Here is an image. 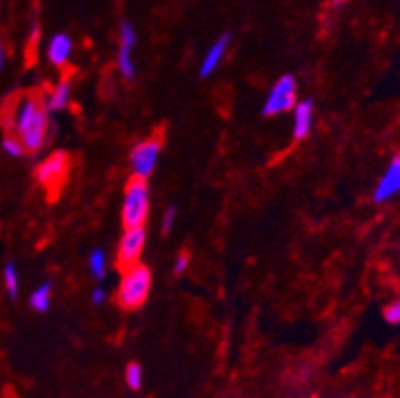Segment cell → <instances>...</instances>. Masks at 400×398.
Segmentation results:
<instances>
[{
	"label": "cell",
	"instance_id": "obj_1",
	"mask_svg": "<svg viewBox=\"0 0 400 398\" xmlns=\"http://www.w3.org/2000/svg\"><path fill=\"white\" fill-rule=\"evenodd\" d=\"M8 132L16 134L26 146L28 153H38L48 138L50 130V112L44 100L36 96H24L10 110Z\"/></svg>",
	"mask_w": 400,
	"mask_h": 398
},
{
	"label": "cell",
	"instance_id": "obj_2",
	"mask_svg": "<svg viewBox=\"0 0 400 398\" xmlns=\"http://www.w3.org/2000/svg\"><path fill=\"white\" fill-rule=\"evenodd\" d=\"M152 289V273L146 265H134L123 269L122 281L118 287V303L123 309H139L146 303Z\"/></svg>",
	"mask_w": 400,
	"mask_h": 398
},
{
	"label": "cell",
	"instance_id": "obj_3",
	"mask_svg": "<svg viewBox=\"0 0 400 398\" xmlns=\"http://www.w3.org/2000/svg\"><path fill=\"white\" fill-rule=\"evenodd\" d=\"M150 215V185L146 180L134 178L125 191L122 203V221L125 227H144Z\"/></svg>",
	"mask_w": 400,
	"mask_h": 398
},
{
	"label": "cell",
	"instance_id": "obj_4",
	"mask_svg": "<svg viewBox=\"0 0 400 398\" xmlns=\"http://www.w3.org/2000/svg\"><path fill=\"white\" fill-rule=\"evenodd\" d=\"M295 106H297V80L291 74H285L279 78L267 94L263 104V114L271 118V116L291 112Z\"/></svg>",
	"mask_w": 400,
	"mask_h": 398
},
{
	"label": "cell",
	"instance_id": "obj_5",
	"mask_svg": "<svg viewBox=\"0 0 400 398\" xmlns=\"http://www.w3.org/2000/svg\"><path fill=\"white\" fill-rule=\"evenodd\" d=\"M159 153H162V139L159 138L141 139L139 144H136L130 153V168H132L134 178L148 180L157 168Z\"/></svg>",
	"mask_w": 400,
	"mask_h": 398
},
{
	"label": "cell",
	"instance_id": "obj_6",
	"mask_svg": "<svg viewBox=\"0 0 400 398\" xmlns=\"http://www.w3.org/2000/svg\"><path fill=\"white\" fill-rule=\"evenodd\" d=\"M146 239H148L146 227H125L120 237V243H118V251H116V263L122 271L138 265L144 247H146Z\"/></svg>",
	"mask_w": 400,
	"mask_h": 398
},
{
	"label": "cell",
	"instance_id": "obj_7",
	"mask_svg": "<svg viewBox=\"0 0 400 398\" xmlns=\"http://www.w3.org/2000/svg\"><path fill=\"white\" fill-rule=\"evenodd\" d=\"M70 168V157L64 152H54L48 155L46 159H42L36 168V180L38 184L44 185L48 189H58L62 182L68 175Z\"/></svg>",
	"mask_w": 400,
	"mask_h": 398
},
{
	"label": "cell",
	"instance_id": "obj_8",
	"mask_svg": "<svg viewBox=\"0 0 400 398\" xmlns=\"http://www.w3.org/2000/svg\"><path fill=\"white\" fill-rule=\"evenodd\" d=\"M138 44V31L132 22H122L120 26V48H118V72L123 80L136 78V62H134V48Z\"/></svg>",
	"mask_w": 400,
	"mask_h": 398
},
{
	"label": "cell",
	"instance_id": "obj_9",
	"mask_svg": "<svg viewBox=\"0 0 400 398\" xmlns=\"http://www.w3.org/2000/svg\"><path fill=\"white\" fill-rule=\"evenodd\" d=\"M400 196V153L390 159L386 166L385 173L381 175L379 184L372 191V201L374 203H386L390 199Z\"/></svg>",
	"mask_w": 400,
	"mask_h": 398
},
{
	"label": "cell",
	"instance_id": "obj_10",
	"mask_svg": "<svg viewBox=\"0 0 400 398\" xmlns=\"http://www.w3.org/2000/svg\"><path fill=\"white\" fill-rule=\"evenodd\" d=\"M229 44H231V36L229 34H223V36L217 38L211 46L207 48V52H205V56H203V60H201L200 64L201 78H209L214 72H216L217 68L221 66V62H223L225 54H227V50H229Z\"/></svg>",
	"mask_w": 400,
	"mask_h": 398
},
{
	"label": "cell",
	"instance_id": "obj_11",
	"mask_svg": "<svg viewBox=\"0 0 400 398\" xmlns=\"http://www.w3.org/2000/svg\"><path fill=\"white\" fill-rule=\"evenodd\" d=\"M313 118H315V106L311 100L297 102L293 107V138L305 139L308 138L313 130Z\"/></svg>",
	"mask_w": 400,
	"mask_h": 398
},
{
	"label": "cell",
	"instance_id": "obj_12",
	"mask_svg": "<svg viewBox=\"0 0 400 398\" xmlns=\"http://www.w3.org/2000/svg\"><path fill=\"white\" fill-rule=\"evenodd\" d=\"M72 38L68 36V34H54L50 40H48V46H46V58L48 62L52 64V66H58L62 68L64 64H68L70 60V56H72Z\"/></svg>",
	"mask_w": 400,
	"mask_h": 398
},
{
	"label": "cell",
	"instance_id": "obj_13",
	"mask_svg": "<svg viewBox=\"0 0 400 398\" xmlns=\"http://www.w3.org/2000/svg\"><path fill=\"white\" fill-rule=\"evenodd\" d=\"M70 98H72V86H70L68 80H62V82H58V84L48 92L44 104H46L50 114H52V112H62V110L68 107Z\"/></svg>",
	"mask_w": 400,
	"mask_h": 398
},
{
	"label": "cell",
	"instance_id": "obj_14",
	"mask_svg": "<svg viewBox=\"0 0 400 398\" xmlns=\"http://www.w3.org/2000/svg\"><path fill=\"white\" fill-rule=\"evenodd\" d=\"M28 303H31V306L36 313H46L50 305H52V283H50V281L40 283V285L31 293Z\"/></svg>",
	"mask_w": 400,
	"mask_h": 398
},
{
	"label": "cell",
	"instance_id": "obj_15",
	"mask_svg": "<svg viewBox=\"0 0 400 398\" xmlns=\"http://www.w3.org/2000/svg\"><path fill=\"white\" fill-rule=\"evenodd\" d=\"M0 150L6 153L8 157H12V159H20V157H24L26 155V146L22 144V139L18 138L16 134L12 132H6L2 139H0Z\"/></svg>",
	"mask_w": 400,
	"mask_h": 398
},
{
	"label": "cell",
	"instance_id": "obj_16",
	"mask_svg": "<svg viewBox=\"0 0 400 398\" xmlns=\"http://www.w3.org/2000/svg\"><path fill=\"white\" fill-rule=\"evenodd\" d=\"M2 281H4V289H6V293H8L12 299H16L18 293H20V277H18V267H16L15 261H6V263H4Z\"/></svg>",
	"mask_w": 400,
	"mask_h": 398
},
{
	"label": "cell",
	"instance_id": "obj_17",
	"mask_svg": "<svg viewBox=\"0 0 400 398\" xmlns=\"http://www.w3.org/2000/svg\"><path fill=\"white\" fill-rule=\"evenodd\" d=\"M88 269L96 279H104L108 273V259L106 253L102 249H94L92 253L88 255Z\"/></svg>",
	"mask_w": 400,
	"mask_h": 398
},
{
	"label": "cell",
	"instance_id": "obj_18",
	"mask_svg": "<svg viewBox=\"0 0 400 398\" xmlns=\"http://www.w3.org/2000/svg\"><path fill=\"white\" fill-rule=\"evenodd\" d=\"M123 379H125V384H128L132 390H139L141 384H144V370H141L138 363H130V365L125 367Z\"/></svg>",
	"mask_w": 400,
	"mask_h": 398
},
{
	"label": "cell",
	"instance_id": "obj_19",
	"mask_svg": "<svg viewBox=\"0 0 400 398\" xmlns=\"http://www.w3.org/2000/svg\"><path fill=\"white\" fill-rule=\"evenodd\" d=\"M383 315H385L386 322H390V325H400V297L385 306V313H383Z\"/></svg>",
	"mask_w": 400,
	"mask_h": 398
},
{
	"label": "cell",
	"instance_id": "obj_20",
	"mask_svg": "<svg viewBox=\"0 0 400 398\" xmlns=\"http://www.w3.org/2000/svg\"><path fill=\"white\" fill-rule=\"evenodd\" d=\"M175 219H177V209H175V207L166 209L164 219H162V231H164V233H170V231L173 230V225H175Z\"/></svg>",
	"mask_w": 400,
	"mask_h": 398
},
{
	"label": "cell",
	"instance_id": "obj_21",
	"mask_svg": "<svg viewBox=\"0 0 400 398\" xmlns=\"http://www.w3.org/2000/svg\"><path fill=\"white\" fill-rule=\"evenodd\" d=\"M187 265H189V257H187V253L177 255V259H175V263H173V273H175V275H182V273H185Z\"/></svg>",
	"mask_w": 400,
	"mask_h": 398
},
{
	"label": "cell",
	"instance_id": "obj_22",
	"mask_svg": "<svg viewBox=\"0 0 400 398\" xmlns=\"http://www.w3.org/2000/svg\"><path fill=\"white\" fill-rule=\"evenodd\" d=\"M90 301H92L94 305H102V303L106 301V291H104L102 287H96V289L90 293Z\"/></svg>",
	"mask_w": 400,
	"mask_h": 398
},
{
	"label": "cell",
	"instance_id": "obj_23",
	"mask_svg": "<svg viewBox=\"0 0 400 398\" xmlns=\"http://www.w3.org/2000/svg\"><path fill=\"white\" fill-rule=\"evenodd\" d=\"M6 60H8V52H6V46H4L2 38H0V74H2V70L6 66Z\"/></svg>",
	"mask_w": 400,
	"mask_h": 398
}]
</instances>
